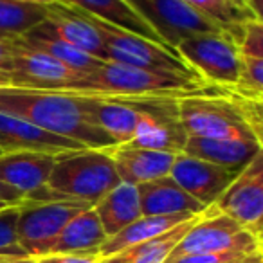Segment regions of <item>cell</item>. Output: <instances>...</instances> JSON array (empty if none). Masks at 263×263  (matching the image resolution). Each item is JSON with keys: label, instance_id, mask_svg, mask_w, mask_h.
Returning <instances> with one entry per match:
<instances>
[{"label": "cell", "instance_id": "cell-1", "mask_svg": "<svg viewBox=\"0 0 263 263\" xmlns=\"http://www.w3.org/2000/svg\"><path fill=\"white\" fill-rule=\"evenodd\" d=\"M0 112L76 141L85 148L106 150L116 146V141L106 132L85 119L76 98L67 90L0 87Z\"/></svg>", "mask_w": 263, "mask_h": 263}, {"label": "cell", "instance_id": "cell-2", "mask_svg": "<svg viewBox=\"0 0 263 263\" xmlns=\"http://www.w3.org/2000/svg\"><path fill=\"white\" fill-rule=\"evenodd\" d=\"M69 90L98 92L106 96H159L173 99L231 94L226 88L208 81L187 80L175 74L137 69L116 62H105L96 70L83 74Z\"/></svg>", "mask_w": 263, "mask_h": 263}, {"label": "cell", "instance_id": "cell-3", "mask_svg": "<svg viewBox=\"0 0 263 263\" xmlns=\"http://www.w3.org/2000/svg\"><path fill=\"white\" fill-rule=\"evenodd\" d=\"M119 182V175L110 157V148H81L56 155L45 186L63 198L94 205Z\"/></svg>", "mask_w": 263, "mask_h": 263}, {"label": "cell", "instance_id": "cell-4", "mask_svg": "<svg viewBox=\"0 0 263 263\" xmlns=\"http://www.w3.org/2000/svg\"><path fill=\"white\" fill-rule=\"evenodd\" d=\"M70 9L76 15H80L81 18L87 20L101 34L106 47V54H108V62L123 63V65L137 67V69L175 74V76H182L187 78V80L205 81L173 49L162 47V45L155 44V42L148 40L144 36L119 29L116 26H110V24L103 22V20L96 18V16L88 15L85 11H80V9Z\"/></svg>", "mask_w": 263, "mask_h": 263}, {"label": "cell", "instance_id": "cell-5", "mask_svg": "<svg viewBox=\"0 0 263 263\" xmlns=\"http://www.w3.org/2000/svg\"><path fill=\"white\" fill-rule=\"evenodd\" d=\"M179 119L187 136L208 139H256L241 112L238 96H191L177 103ZM261 143V141H258Z\"/></svg>", "mask_w": 263, "mask_h": 263}, {"label": "cell", "instance_id": "cell-6", "mask_svg": "<svg viewBox=\"0 0 263 263\" xmlns=\"http://www.w3.org/2000/svg\"><path fill=\"white\" fill-rule=\"evenodd\" d=\"M179 56L202 78L218 87L233 88L240 74V51L226 31L195 33L175 45Z\"/></svg>", "mask_w": 263, "mask_h": 263}, {"label": "cell", "instance_id": "cell-7", "mask_svg": "<svg viewBox=\"0 0 263 263\" xmlns=\"http://www.w3.org/2000/svg\"><path fill=\"white\" fill-rule=\"evenodd\" d=\"M223 251H243L247 254H258L261 252V238L243 229L233 218L220 213L215 205H209L200 220L173 247L166 261L187 254Z\"/></svg>", "mask_w": 263, "mask_h": 263}, {"label": "cell", "instance_id": "cell-8", "mask_svg": "<svg viewBox=\"0 0 263 263\" xmlns=\"http://www.w3.org/2000/svg\"><path fill=\"white\" fill-rule=\"evenodd\" d=\"M88 208L92 205L80 200L34 202L26 198L20 204L18 222H16L18 245L31 258L47 254L52 241L62 233L63 227L78 213Z\"/></svg>", "mask_w": 263, "mask_h": 263}, {"label": "cell", "instance_id": "cell-9", "mask_svg": "<svg viewBox=\"0 0 263 263\" xmlns=\"http://www.w3.org/2000/svg\"><path fill=\"white\" fill-rule=\"evenodd\" d=\"M126 2L134 6L136 11L144 20H148L159 36L173 49L182 38L190 34L226 31L220 24L200 15L182 0H126Z\"/></svg>", "mask_w": 263, "mask_h": 263}, {"label": "cell", "instance_id": "cell-10", "mask_svg": "<svg viewBox=\"0 0 263 263\" xmlns=\"http://www.w3.org/2000/svg\"><path fill=\"white\" fill-rule=\"evenodd\" d=\"M216 209L243 229L261 238L263 220V154L259 152L215 202Z\"/></svg>", "mask_w": 263, "mask_h": 263}, {"label": "cell", "instance_id": "cell-11", "mask_svg": "<svg viewBox=\"0 0 263 263\" xmlns=\"http://www.w3.org/2000/svg\"><path fill=\"white\" fill-rule=\"evenodd\" d=\"M238 173L186 154H177L170 177L186 191L187 195L209 208L220 198Z\"/></svg>", "mask_w": 263, "mask_h": 263}, {"label": "cell", "instance_id": "cell-12", "mask_svg": "<svg viewBox=\"0 0 263 263\" xmlns=\"http://www.w3.org/2000/svg\"><path fill=\"white\" fill-rule=\"evenodd\" d=\"M13 72H15L13 87L44 88V90H69L83 76L60 63L58 60L26 47L24 44H20V40L18 52L13 60Z\"/></svg>", "mask_w": 263, "mask_h": 263}, {"label": "cell", "instance_id": "cell-13", "mask_svg": "<svg viewBox=\"0 0 263 263\" xmlns=\"http://www.w3.org/2000/svg\"><path fill=\"white\" fill-rule=\"evenodd\" d=\"M76 98L85 119L106 132L116 144H128L137 126V110L134 106L114 99V96L98 92L67 90Z\"/></svg>", "mask_w": 263, "mask_h": 263}, {"label": "cell", "instance_id": "cell-14", "mask_svg": "<svg viewBox=\"0 0 263 263\" xmlns=\"http://www.w3.org/2000/svg\"><path fill=\"white\" fill-rule=\"evenodd\" d=\"M81 148L85 146L76 141L56 136L24 119L0 112V154L42 152V154L60 155L65 152L81 150Z\"/></svg>", "mask_w": 263, "mask_h": 263}, {"label": "cell", "instance_id": "cell-15", "mask_svg": "<svg viewBox=\"0 0 263 263\" xmlns=\"http://www.w3.org/2000/svg\"><path fill=\"white\" fill-rule=\"evenodd\" d=\"M175 155L177 154L170 152L148 150L130 144H116L110 148V157L114 161L119 180L134 186L170 175Z\"/></svg>", "mask_w": 263, "mask_h": 263}, {"label": "cell", "instance_id": "cell-16", "mask_svg": "<svg viewBox=\"0 0 263 263\" xmlns=\"http://www.w3.org/2000/svg\"><path fill=\"white\" fill-rule=\"evenodd\" d=\"M44 24L60 40L72 45L74 49L108 62V54H106L101 34L87 20L76 15L69 6L62 4V2L47 4V16H45Z\"/></svg>", "mask_w": 263, "mask_h": 263}, {"label": "cell", "instance_id": "cell-17", "mask_svg": "<svg viewBox=\"0 0 263 263\" xmlns=\"http://www.w3.org/2000/svg\"><path fill=\"white\" fill-rule=\"evenodd\" d=\"M56 155L42 152H13L0 154V182L27 195L47 184Z\"/></svg>", "mask_w": 263, "mask_h": 263}, {"label": "cell", "instance_id": "cell-18", "mask_svg": "<svg viewBox=\"0 0 263 263\" xmlns=\"http://www.w3.org/2000/svg\"><path fill=\"white\" fill-rule=\"evenodd\" d=\"M139 204L143 216H162V215H200L205 205L187 195L170 175L150 180L137 186Z\"/></svg>", "mask_w": 263, "mask_h": 263}, {"label": "cell", "instance_id": "cell-19", "mask_svg": "<svg viewBox=\"0 0 263 263\" xmlns=\"http://www.w3.org/2000/svg\"><path fill=\"white\" fill-rule=\"evenodd\" d=\"M261 152V143L254 139H208L187 136L182 154L240 173Z\"/></svg>", "mask_w": 263, "mask_h": 263}, {"label": "cell", "instance_id": "cell-20", "mask_svg": "<svg viewBox=\"0 0 263 263\" xmlns=\"http://www.w3.org/2000/svg\"><path fill=\"white\" fill-rule=\"evenodd\" d=\"M58 2L69 6V8L88 13V15L96 16V18L110 24V26H116L119 29L130 31V33L148 38V40L155 42V44L162 45V47L173 49L159 36L157 31L148 24V20H144L136 11V8L128 4L126 0H58Z\"/></svg>", "mask_w": 263, "mask_h": 263}, {"label": "cell", "instance_id": "cell-21", "mask_svg": "<svg viewBox=\"0 0 263 263\" xmlns=\"http://www.w3.org/2000/svg\"><path fill=\"white\" fill-rule=\"evenodd\" d=\"M106 234L94 208L78 213L52 241L47 254H98Z\"/></svg>", "mask_w": 263, "mask_h": 263}, {"label": "cell", "instance_id": "cell-22", "mask_svg": "<svg viewBox=\"0 0 263 263\" xmlns=\"http://www.w3.org/2000/svg\"><path fill=\"white\" fill-rule=\"evenodd\" d=\"M92 208L101 222L106 238L117 234L126 226L143 216L137 186L126 182H119L116 187H112Z\"/></svg>", "mask_w": 263, "mask_h": 263}, {"label": "cell", "instance_id": "cell-23", "mask_svg": "<svg viewBox=\"0 0 263 263\" xmlns=\"http://www.w3.org/2000/svg\"><path fill=\"white\" fill-rule=\"evenodd\" d=\"M18 40H20V44H24L26 47L44 52V54L58 60L60 63H63V65H67L69 69L76 70V72H80V74H88L105 63V60L85 54V52L74 49L72 45L60 40L44 22L38 24L36 27H33L29 33L20 36Z\"/></svg>", "mask_w": 263, "mask_h": 263}, {"label": "cell", "instance_id": "cell-24", "mask_svg": "<svg viewBox=\"0 0 263 263\" xmlns=\"http://www.w3.org/2000/svg\"><path fill=\"white\" fill-rule=\"evenodd\" d=\"M202 215L204 213L179 223L177 227L170 229L168 233L159 234V236L132 245V247H126L123 251L116 252V254L108 256V258H101L99 263H164L168 259L170 252L173 251V247L200 220Z\"/></svg>", "mask_w": 263, "mask_h": 263}, {"label": "cell", "instance_id": "cell-25", "mask_svg": "<svg viewBox=\"0 0 263 263\" xmlns=\"http://www.w3.org/2000/svg\"><path fill=\"white\" fill-rule=\"evenodd\" d=\"M197 215H162V216H141L136 222H132L130 226H126L123 231H119L114 236L106 238L105 243L99 249V259L108 258V256L116 254V252L123 251L132 245L146 241L150 238H155L159 234L168 233L170 229L177 227L179 223L186 222V220L193 218Z\"/></svg>", "mask_w": 263, "mask_h": 263}, {"label": "cell", "instance_id": "cell-26", "mask_svg": "<svg viewBox=\"0 0 263 263\" xmlns=\"http://www.w3.org/2000/svg\"><path fill=\"white\" fill-rule=\"evenodd\" d=\"M47 16V4L0 0V34L20 38Z\"/></svg>", "mask_w": 263, "mask_h": 263}, {"label": "cell", "instance_id": "cell-27", "mask_svg": "<svg viewBox=\"0 0 263 263\" xmlns=\"http://www.w3.org/2000/svg\"><path fill=\"white\" fill-rule=\"evenodd\" d=\"M231 92L243 99L261 101L263 96V58L240 56V74Z\"/></svg>", "mask_w": 263, "mask_h": 263}, {"label": "cell", "instance_id": "cell-28", "mask_svg": "<svg viewBox=\"0 0 263 263\" xmlns=\"http://www.w3.org/2000/svg\"><path fill=\"white\" fill-rule=\"evenodd\" d=\"M20 205H9L0 209V254L27 258L26 251L18 245L16 238V222H18Z\"/></svg>", "mask_w": 263, "mask_h": 263}, {"label": "cell", "instance_id": "cell-29", "mask_svg": "<svg viewBox=\"0 0 263 263\" xmlns=\"http://www.w3.org/2000/svg\"><path fill=\"white\" fill-rule=\"evenodd\" d=\"M240 56L263 58V22L261 20H247L240 26L236 38Z\"/></svg>", "mask_w": 263, "mask_h": 263}, {"label": "cell", "instance_id": "cell-30", "mask_svg": "<svg viewBox=\"0 0 263 263\" xmlns=\"http://www.w3.org/2000/svg\"><path fill=\"white\" fill-rule=\"evenodd\" d=\"M245 256H252V254H247V252H243V251L205 252V254L180 256V258H175V259H172V261H166V263H229V261H234V259L245 258Z\"/></svg>", "mask_w": 263, "mask_h": 263}, {"label": "cell", "instance_id": "cell-31", "mask_svg": "<svg viewBox=\"0 0 263 263\" xmlns=\"http://www.w3.org/2000/svg\"><path fill=\"white\" fill-rule=\"evenodd\" d=\"M36 263H99L98 254H44Z\"/></svg>", "mask_w": 263, "mask_h": 263}, {"label": "cell", "instance_id": "cell-32", "mask_svg": "<svg viewBox=\"0 0 263 263\" xmlns=\"http://www.w3.org/2000/svg\"><path fill=\"white\" fill-rule=\"evenodd\" d=\"M18 52V40L0 34V69L13 70V60Z\"/></svg>", "mask_w": 263, "mask_h": 263}, {"label": "cell", "instance_id": "cell-33", "mask_svg": "<svg viewBox=\"0 0 263 263\" xmlns=\"http://www.w3.org/2000/svg\"><path fill=\"white\" fill-rule=\"evenodd\" d=\"M24 200H26V195L8 184L0 182V202H6L9 205H20Z\"/></svg>", "mask_w": 263, "mask_h": 263}, {"label": "cell", "instance_id": "cell-34", "mask_svg": "<svg viewBox=\"0 0 263 263\" xmlns=\"http://www.w3.org/2000/svg\"><path fill=\"white\" fill-rule=\"evenodd\" d=\"M261 2L263 0H241V6L252 18L261 20Z\"/></svg>", "mask_w": 263, "mask_h": 263}, {"label": "cell", "instance_id": "cell-35", "mask_svg": "<svg viewBox=\"0 0 263 263\" xmlns=\"http://www.w3.org/2000/svg\"><path fill=\"white\" fill-rule=\"evenodd\" d=\"M15 85V72L0 69V87H13Z\"/></svg>", "mask_w": 263, "mask_h": 263}, {"label": "cell", "instance_id": "cell-36", "mask_svg": "<svg viewBox=\"0 0 263 263\" xmlns=\"http://www.w3.org/2000/svg\"><path fill=\"white\" fill-rule=\"evenodd\" d=\"M229 263H263V256H261V252H259V254L245 256V258L234 259V261H229Z\"/></svg>", "mask_w": 263, "mask_h": 263}, {"label": "cell", "instance_id": "cell-37", "mask_svg": "<svg viewBox=\"0 0 263 263\" xmlns=\"http://www.w3.org/2000/svg\"><path fill=\"white\" fill-rule=\"evenodd\" d=\"M0 263H36V259L31 258V256H27V258H8Z\"/></svg>", "mask_w": 263, "mask_h": 263}, {"label": "cell", "instance_id": "cell-38", "mask_svg": "<svg viewBox=\"0 0 263 263\" xmlns=\"http://www.w3.org/2000/svg\"><path fill=\"white\" fill-rule=\"evenodd\" d=\"M20 2H34V4H52V0H20Z\"/></svg>", "mask_w": 263, "mask_h": 263}, {"label": "cell", "instance_id": "cell-39", "mask_svg": "<svg viewBox=\"0 0 263 263\" xmlns=\"http://www.w3.org/2000/svg\"><path fill=\"white\" fill-rule=\"evenodd\" d=\"M8 258H15V256H4V254H0V261H4V259H8Z\"/></svg>", "mask_w": 263, "mask_h": 263}, {"label": "cell", "instance_id": "cell-40", "mask_svg": "<svg viewBox=\"0 0 263 263\" xmlns=\"http://www.w3.org/2000/svg\"><path fill=\"white\" fill-rule=\"evenodd\" d=\"M9 208V204H6V202H0V209H6Z\"/></svg>", "mask_w": 263, "mask_h": 263}, {"label": "cell", "instance_id": "cell-41", "mask_svg": "<svg viewBox=\"0 0 263 263\" xmlns=\"http://www.w3.org/2000/svg\"><path fill=\"white\" fill-rule=\"evenodd\" d=\"M233 2H236V4H240V6H241V0H233Z\"/></svg>", "mask_w": 263, "mask_h": 263}, {"label": "cell", "instance_id": "cell-42", "mask_svg": "<svg viewBox=\"0 0 263 263\" xmlns=\"http://www.w3.org/2000/svg\"><path fill=\"white\" fill-rule=\"evenodd\" d=\"M52 2H58V0H52Z\"/></svg>", "mask_w": 263, "mask_h": 263}, {"label": "cell", "instance_id": "cell-43", "mask_svg": "<svg viewBox=\"0 0 263 263\" xmlns=\"http://www.w3.org/2000/svg\"><path fill=\"white\" fill-rule=\"evenodd\" d=\"M164 263H166V261H164Z\"/></svg>", "mask_w": 263, "mask_h": 263}]
</instances>
